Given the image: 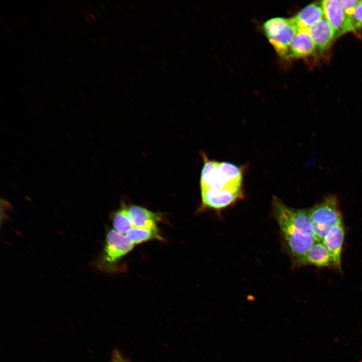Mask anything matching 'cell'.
<instances>
[{"label": "cell", "instance_id": "obj_1", "mask_svg": "<svg viewBox=\"0 0 362 362\" xmlns=\"http://www.w3.org/2000/svg\"><path fill=\"white\" fill-rule=\"evenodd\" d=\"M273 216L278 223L285 248L295 266H300L316 240L308 210L287 206L274 197Z\"/></svg>", "mask_w": 362, "mask_h": 362}, {"label": "cell", "instance_id": "obj_2", "mask_svg": "<svg viewBox=\"0 0 362 362\" xmlns=\"http://www.w3.org/2000/svg\"><path fill=\"white\" fill-rule=\"evenodd\" d=\"M308 210L317 241L322 242L329 230L342 221L338 201L334 195L326 196Z\"/></svg>", "mask_w": 362, "mask_h": 362}, {"label": "cell", "instance_id": "obj_3", "mask_svg": "<svg viewBox=\"0 0 362 362\" xmlns=\"http://www.w3.org/2000/svg\"><path fill=\"white\" fill-rule=\"evenodd\" d=\"M263 30L278 55L287 59L290 46L299 30L294 18L270 19L263 24Z\"/></svg>", "mask_w": 362, "mask_h": 362}, {"label": "cell", "instance_id": "obj_4", "mask_svg": "<svg viewBox=\"0 0 362 362\" xmlns=\"http://www.w3.org/2000/svg\"><path fill=\"white\" fill-rule=\"evenodd\" d=\"M201 191V209L214 210L218 213L244 198L242 190L209 188Z\"/></svg>", "mask_w": 362, "mask_h": 362}, {"label": "cell", "instance_id": "obj_5", "mask_svg": "<svg viewBox=\"0 0 362 362\" xmlns=\"http://www.w3.org/2000/svg\"><path fill=\"white\" fill-rule=\"evenodd\" d=\"M134 245L124 234L110 230L106 235L102 262L109 264L116 262L130 252Z\"/></svg>", "mask_w": 362, "mask_h": 362}, {"label": "cell", "instance_id": "obj_6", "mask_svg": "<svg viewBox=\"0 0 362 362\" xmlns=\"http://www.w3.org/2000/svg\"><path fill=\"white\" fill-rule=\"evenodd\" d=\"M242 178L241 167L231 162L218 161L213 183L209 188L242 190Z\"/></svg>", "mask_w": 362, "mask_h": 362}, {"label": "cell", "instance_id": "obj_7", "mask_svg": "<svg viewBox=\"0 0 362 362\" xmlns=\"http://www.w3.org/2000/svg\"><path fill=\"white\" fill-rule=\"evenodd\" d=\"M321 5L325 18L332 28L336 38L347 32H356L351 18L344 13L338 1H323Z\"/></svg>", "mask_w": 362, "mask_h": 362}, {"label": "cell", "instance_id": "obj_8", "mask_svg": "<svg viewBox=\"0 0 362 362\" xmlns=\"http://www.w3.org/2000/svg\"><path fill=\"white\" fill-rule=\"evenodd\" d=\"M344 236L345 228L341 221L331 227L322 241L333 258L335 267L340 271Z\"/></svg>", "mask_w": 362, "mask_h": 362}, {"label": "cell", "instance_id": "obj_9", "mask_svg": "<svg viewBox=\"0 0 362 362\" xmlns=\"http://www.w3.org/2000/svg\"><path fill=\"white\" fill-rule=\"evenodd\" d=\"M316 48L320 52L326 51L336 39L331 25L324 17L308 30Z\"/></svg>", "mask_w": 362, "mask_h": 362}, {"label": "cell", "instance_id": "obj_10", "mask_svg": "<svg viewBox=\"0 0 362 362\" xmlns=\"http://www.w3.org/2000/svg\"><path fill=\"white\" fill-rule=\"evenodd\" d=\"M127 211L132 227L157 229V222L160 220L158 214L138 205H131Z\"/></svg>", "mask_w": 362, "mask_h": 362}, {"label": "cell", "instance_id": "obj_11", "mask_svg": "<svg viewBox=\"0 0 362 362\" xmlns=\"http://www.w3.org/2000/svg\"><path fill=\"white\" fill-rule=\"evenodd\" d=\"M315 48L308 31L300 30L290 46L287 59L309 56L313 53Z\"/></svg>", "mask_w": 362, "mask_h": 362}, {"label": "cell", "instance_id": "obj_12", "mask_svg": "<svg viewBox=\"0 0 362 362\" xmlns=\"http://www.w3.org/2000/svg\"><path fill=\"white\" fill-rule=\"evenodd\" d=\"M312 265L319 267H335L333 258L321 241H316L306 254L300 266Z\"/></svg>", "mask_w": 362, "mask_h": 362}, {"label": "cell", "instance_id": "obj_13", "mask_svg": "<svg viewBox=\"0 0 362 362\" xmlns=\"http://www.w3.org/2000/svg\"><path fill=\"white\" fill-rule=\"evenodd\" d=\"M324 16V13L321 4L313 3L303 8L294 17L299 30L309 29Z\"/></svg>", "mask_w": 362, "mask_h": 362}, {"label": "cell", "instance_id": "obj_14", "mask_svg": "<svg viewBox=\"0 0 362 362\" xmlns=\"http://www.w3.org/2000/svg\"><path fill=\"white\" fill-rule=\"evenodd\" d=\"M125 235L134 245L153 239H162L157 229L132 227Z\"/></svg>", "mask_w": 362, "mask_h": 362}, {"label": "cell", "instance_id": "obj_15", "mask_svg": "<svg viewBox=\"0 0 362 362\" xmlns=\"http://www.w3.org/2000/svg\"><path fill=\"white\" fill-rule=\"evenodd\" d=\"M112 221L114 229L124 235L132 227L125 208H122L114 213Z\"/></svg>", "mask_w": 362, "mask_h": 362}, {"label": "cell", "instance_id": "obj_16", "mask_svg": "<svg viewBox=\"0 0 362 362\" xmlns=\"http://www.w3.org/2000/svg\"><path fill=\"white\" fill-rule=\"evenodd\" d=\"M338 2L346 15L351 18L360 1L339 0Z\"/></svg>", "mask_w": 362, "mask_h": 362}, {"label": "cell", "instance_id": "obj_17", "mask_svg": "<svg viewBox=\"0 0 362 362\" xmlns=\"http://www.w3.org/2000/svg\"><path fill=\"white\" fill-rule=\"evenodd\" d=\"M352 23L355 31L362 28V1L358 4L351 18Z\"/></svg>", "mask_w": 362, "mask_h": 362}, {"label": "cell", "instance_id": "obj_18", "mask_svg": "<svg viewBox=\"0 0 362 362\" xmlns=\"http://www.w3.org/2000/svg\"><path fill=\"white\" fill-rule=\"evenodd\" d=\"M114 359L113 362H122L120 356L119 355V354L117 352L116 353H114Z\"/></svg>", "mask_w": 362, "mask_h": 362}, {"label": "cell", "instance_id": "obj_19", "mask_svg": "<svg viewBox=\"0 0 362 362\" xmlns=\"http://www.w3.org/2000/svg\"><path fill=\"white\" fill-rule=\"evenodd\" d=\"M83 18H84V19L85 20V21H86L87 23H88V24H92V21H91V20H90V19L89 18V16H88L83 15Z\"/></svg>", "mask_w": 362, "mask_h": 362}, {"label": "cell", "instance_id": "obj_20", "mask_svg": "<svg viewBox=\"0 0 362 362\" xmlns=\"http://www.w3.org/2000/svg\"><path fill=\"white\" fill-rule=\"evenodd\" d=\"M89 17H90L94 21H97V19L95 15L91 12L89 13Z\"/></svg>", "mask_w": 362, "mask_h": 362}, {"label": "cell", "instance_id": "obj_21", "mask_svg": "<svg viewBox=\"0 0 362 362\" xmlns=\"http://www.w3.org/2000/svg\"><path fill=\"white\" fill-rule=\"evenodd\" d=\"M96 15H97L99 18H101V17H102V15L101 14V13L98 10H96Z\"/></svg>", "mask_w": 362, "mask_h": 362}, {"label": "cell", "instance_id": "obj_22", "mask_svg": "<svg viewBox=\"0 0 362 362\" xmlns=\"http://www.w3.org/2000/svg\"><path fill=\"white\" fill-rule=\"evenodd\" d=\"M81 12H82V13L84 14V15L88 16V13H87L86 12V11L85 10H84L83 9H82L81 10Z\"/></svg>", "mask_w": 362, "mask_h": 362}, {"label": "cell", "instance_id": "obj_23", "mask_svg": "<svg viewBox=\"0 0 362 362\" xmlns=\"http://www.w3.org/2000/svg\"><path fill=\"white\" fill-rule=\"evenodd\" d=\"M88 7L90 8V9L93 11L94 12L95 10L93 6L90 4H88Z\"/></svg>", "mask_w": 362, "mask_h": 362}, {"label": "cell", "instance_id": "obj_24", "mask_svg": "<svg viewBox=\"0 0 362 362\" xmlns=\"http://www.w3.org/2000/svg\"><path fill=\"white\" fill-rule=\"evenodd\" d=\"M20 17L22 18L23 20H26V17H25V16L23 14H20Z\"/></svg>", "mask_w": 362, "mask_h": 362}, {"label": "cell", "instance_id": "obj_25", "mask_svg": "<svg viewBox=\"0 0 362 362\" xmlns=\"http://www.w3.org/2000/svg\"><path fill=\"white\" fill-rule=\"evenodd\" d=\"M28 87L29 88H30L32 90V92H33L35 94V90H34L33 88L31 85H30L29 84H28Z\"/></svg>", "mask_w": 362, "mask_h": 362}, {"label": "cell", "instance_id": "obj_26", "mask_svg": "<svg viewBox=\"0 0 362 362\" xmlns=\"http://www.w3.org/2000/svg\"><path fill=\"white\" fill-rule=\"evenodd\" d=\"M61 2L64 5V6H65V7H68V4H66L65 2H64L63 1H61Z\"/></svg>", "mask_w": 362, "mask_h": 362}, {"label": "cell", "instance_id": "obj_27", "mask_svg": "<svg viewBox=\"0 0 362 362\" xmlns=\"http://www.w3.org/2000/svg\"><path fill=\"white\" fill-rule=\"evenodd\" d=\"M17 17V19H18L20 22H22V23L23 22V19H22V18L20 16H18Z\"/></svg>", "mask_w": 362, "mask_h": 362}, {"label": "cell", "instance_id": "obj_28", "mask_svg": "<svg viewBox=\"0 0 362 362\" xmlns=\"http://www.w3.org/2000/svg\"><path fill=\"white\" fill-rule=\"evenodd\" d=\"M48 4L53 9H55L54 6L50 2H48Z\"/></svg>", "mask_w": 362, "mask_h": 362}, {"label": "cell", "instance_id": "obj_29", "mask_svg": "<svg viewBox=\"0 0 362 362\" xmlns=\"http://www.w3.org/2000/svg\"><path fill=\"white\" fill-rule=\"evenodd\" d=\"M47 22L51 27H52V28L54 27L53 25L52 24V23L50 22V21L47 20Z\"/></svg>", "mask_w": 362, "mask_h": 362}, {"label": "cell", "instance_id": "obj_30", "mask_svg": "<svg viewBox=\"0 0 362 362\" xmlns=\"http://www.w3.org/2000/svg\"><path fill=\"white\" fill-rule=\"evenodd\" d=\"M66 34L70 38H72L71 35H70V34L68 32H66Z\"/></svg>", "mask_w": 362, "mask_h": 362}, {"label": "cell", "instance_id": "obj_31", "mask_svg": "<svg viewBox=\"0 0 362 362\" xmlns=\"http://www.w3.org/2000/svg\"><path fill=\"white\" fill-rule=\"evenodd\" d=\"M81 28H82V30L83 32L84 33V34H85L86 35H87V32L86 31V30H85V29H84V28H83V27H82Z\"/></svg>", "mask_w": 362, "mask_h": 362}, {"label": "cell", "instance_id": "obj_32", "mask_svg": "<svg viewBox=\"0 0 362 362\" xmlns=\"http://www.w3.org/2000/svg\"><path fill=\"white\" fill-rule=\"evenodd\" d=\"M66 60H67V61H68L69 63H72V62H71V60L69 58H68V57H66Z\"/></svg>", "mask_w": 362, "mask_h": 362}, {"label": "cell", "instance_id": "obj_33", "mask_svg": "<svg viewBox=\"0 0 362 362\" xmlns=\"http://www.w3.org/2000/svg\"><path fill=\"white\" fill-rule=\"evenodd\" d=\"M49 68L53 71H54L55 70L53 67H52L51 65L48 66Z\"/></svg>", "mask_w": 362, "mask_h": 362}, {"label": "cell", "instance_id": "obj_34", "mask_svg": "<svg viewBox=\"0 0 362 362\" xmlns=\"http://www.w3.org/2000/svg\"><path fill=\"white\" fill-rule=\"evenodd\" d=\"M12 40H13V41L14 42H15L17 45H19V43H18V42H17L16 40H15L14 39H13Z\"/></svg>", "mask_w": 362, "mask_h": 362}, {"label": "cell", "instance_id": "obj_35", "mask_svg": "<svg viewBox=\"0 0 362 362\" xmlns=\"http://www.w3.org/2000/svg\"><path fill=\"white\" fill-rule=\"evenodd\" d=\"M13 21H14V22L17 25H18V26H20V25H19V24L15 20H14Z\"/></svg>", "mask_w": 362, "mask_h": 362}, {"label": "cell", "instance_id": "obj_36", "mask_svg": "<svg viewBox=\"0 0 362 362\" xmlns=\"http://www.w3.org/2000/svg\"><path fill=\"white\" fill-rule=\"evenodd\" d=\"M41 58L45 62H46V59L43 56H41Z\"/></svg>", "mask_w": 362, "mask_h": 362}, {"label": "cell", "instance_id": "obj_37", "mask_svg": "<svg viewBox=\"0 0 362 362\" xmlns=\"http://www.w3.org/2000/svg\"><path fill=\"white\" fill-rule=\"evenodd\" d=\"M87 83L92 88H94L93 85L90 82H88Z\"/></svg>", "mask_w": 362, "mask_h": 362}, {"label": "cell", "instance_id": "obj_38", "mask_svg": "<svg viewBox=\"0 0 362 362\" xmlns=\"http://www.w3.org/2000/svg\"><path fill=\"white\" fill-rule=\"evenodd\" d=\"M16 67L20 70L22 71V70L21 69V68L18 65H16Z\"/></svg>", "mask_w": 362, "mask_h": 362}, {"label": "cell", "instance_id": "obj_39", "mask_svg": "<svg viewBox=\"0 0 362 362\" xmlns=\"http://www.w3.org/2000/svg\"><path fill=\"white\" fill-rule=\"evenodd\" d=\"M71 3H73L75 6H76L75 2L73 1H71Z\"/></svg>", "mask_w": 362, "mask_h": 362}, {"label": "cell", "instance_id": "obj_40", "mask_svg": "<svg viewBox=\"0 0 362 362\" xmlns=\"http://www.w3.org/2000/svg\"><path fill=\"white\" fill-rule=\"evenodd\" d=\"M78 94H79V95H80L82 97H84L82 95V94L80 92H79Z\"/></svg>", "mask_w": 362, "mask_h": 362}, {"label": "cell", "instance_id": "obj_41", "mask_svg": "<svg viewBox=\"0 0 362 362\" xmlns=\"http://www.w3.org/2000/svg\"><path fill=\"white\" fill-rule=\"evenodd\" d=\"M77 2L79 4V5H82L81 2L79 1H77Z\"/></svg>", "mask_w": 362, "mask_h": 362}, {"label": "cell", "instance_id": "obj_42", "mask_svg": "<svg viewBox=\"0 0 362 362\" xmlns=\"http://www.w3.org/2000/svg\"><path fill=\"white\" fill-rule=\"evenodd\" d=\"M44 83L47 85L48 87H50V86L46 82H45Z\"/></svg>", "mask_w": 362, "mask_h": 362}, {"label": "cell", "instance_id": "obj_43", "mask_svg": "<svg viewBox=\"0 0 362 362\" xmlns=\"http://www.w3.org/2000/svg\"><path fill=\"white\" fill-rule=\"evenodd\" d=\"M7 43L9 44V45H10L11 47H13V45H12L10 42H8Z\"/></svg>", "mask_w": 362, "mask_h": 362}, {"label": "cell", "instance_id": "obj_44", "mask_svg": "<svg viewBox=\"0 0 362 362\" xmlns=\"http://www.w3.org/2000/svg\"><path fill=\"white\" fill-rule=\"evenodd\" d=\"M62 88H63V89L66 93L67 92V90L65 89V88H64L63 87H62Z\"/></svg>", "mask_w": 362, "mask_h": 362}, {"label": "cell", "instance_id": "obj_45", "mask_svg": "<svg viewBox=\"0 0 362 362\" xmlns=\"http://www.w3.org/2000/svg\"><path fill=\"white\" fill-rule=\"evenodd\" d=\"M30 78L31 79V80H32V81H33L34 82H35L33 78H32L31 77H30Z\"/></svg>", "mask_w": 362, "mask_h": 362}, {"label": "cell", "instance_id": "obj_46", "mask_svg": "<svg viewBox=\"0 0 362 362\" xmlns=\"http://www.w3.org/2000/svg\"><path fill=\"white\" fill-rule=\"evenodd\" d=\"M12 2L13 3H14L15 4H17V2L16 1H15L14 0H12Z\"/></svg>", "mask_w": 362, "mask_h": 362}, {"label": "cell", "instance_id": "obj_47", "mask_svg": "<svg viewBox=\"0 0 362 362\" xmlns=\"http://www.w3.org/2000/svg\"><path fill=\"white\" fill-rule=\"evenodd\" d=\"M35 50L36 52H37V53L38 54H39V52L38 51V50H37V49H35Z\"/></svg>", "mask_w": 362, "mask_h": 362}, {"label": "cell", "instance_id": "obj_48", "mask_svg": "<svg viewBox=\"0 0 362 362\" xmlns=\"http://www.w3.org/2000/svg\"><path fill=\"white\" fill-rule=\"evenodd\" d=\"M48 58H49L50 61H52L51 59L49 57V56H48Z\"/></svg>", "mask_w": 362, "mask_h": 362}]
</instances>
